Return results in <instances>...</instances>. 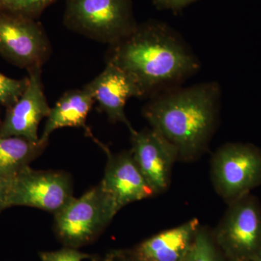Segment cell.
Returning <instances> with one entry per match:
<instances>
[{
	"label": "cell",
	"mask_w": 261,
	"mask_h": 261,
	"mask_svg": "<svg viewBox=\"0 0 261 261\" xmlns=\"http://www.w3.org/2000/svg\"><path fill=\"white\" fill-rule=\"evenodd\" d=\"M110 46L107 62L130 75L143 97L180 87L200 68L185 39L160 22L137 25L129 35Z\"/></svg>",
	"instance_id": "6da1fadb"
},
{
	"label": "cell",
	"mask_w": 261,
	"mask_h": 261,
	"mask_svg": "<svg viewBox=\"0 0 261 261\" xmlns=\"http://www.w3.org/2000/svg\"><path fill=\"white\" fill-rule=\"evenodd\" d=\"M221 98L216 82L178 87L151 98L142 113L150 128L175 147L178 161L193 162L208 149L219 124Z\"/></svg>",
	"instance_id": "7a4b0ae2"
},
{
	"label": "cell",
	"mask_w": 261,
	"mask_h": 261,
	"mask_svg": "<svg viewBox=\"0 0 261 261\" xmlns=\"http://www.w3.org/2000/svg\"><path fill=\"white\" fill-rule=\"evenodd\" d=\"M63 21L70 30L110 45L137 27L132 0H66Z\"/></svg>",
	"instance_id": "3957f363"
},
{
	"label": "cell",
	"mask_w": 261,
	"mask_h": 261,
	"mask_svg": "<svg viewBox=\"0 0 261 261\" xmlns=\"http://www.w3.org/2000/svg\"><path fill=\"white\" fill-rule=\"evenodd\" d=\"M211 178L227 205L251 194L261 185V149L243 142L221 146L211 159Z\"/></svg>",
	"instance_id": "277c9868"
},
{
	"label": "cell",
	"mask_w": 261,
	"mask_h": 261,
	"mask_svg": "<svg viewBox=\"0 0 261 261\" xmlns=\"http://www.w3.org/2000/svg\"><path fill=\"white\" fill-rule=\"evenodd\" d=\"M215 238L231 261H251L261 252V206L249 194L228 205Z\"/></svg>",
	"instance_id": "5b68a950"
},
{
	"label": "cell",
	"mask_w": 261,
	"mask_h": 261,
	"mask_svg": "<svg viewBox=\"0 0 261 261\" xmlns=\"http://www.w3.org/2000/svg\"><path fill=\"white\" fill-rule=\"evenodd\" d=\"M54 215L58 240L76 249L92 243L113 220L98 185L78 198L73 197Z\"/></svg>",
	"instance_id": "8992f818"
},
{
	"label": "cell",
	"mask_w": 261,
	"mask_h": 261,
	"mask_svg": "<svg viewBox=\"0 0 261 261\" xmlns=\"http://www.w3.org/2000/svg\"><path fill=\"white\" fill-rule=\"evenodd\" d=\"M51 45L40 23L34 18L0 10V55L29 70L42 68Z\"/></svg>",
	"instance_id": "52a82bcc"
},
{
	"label": "cell",
	"mask_w": 261,
	"mask_h": 261,
	"mask_svg": "<svg viewBox=\"0 0 261 261\" xmlns=\"http://www.w3.org/2000/svg\"><path fill=\"white\" fill-rule=\"evenodd\" d=\"M93 139L108 156L104 177L98 186L112 219L128 204L156 196L137 167L130 149L113 154L107 146Z\"/></svg>",
	"instance_id": "ba28073f"
},
{
	"label": "cell",
	"mask_w": 261,
	"mask_h": 261,
	"mask_svg": "<svg viewBox=\"0 0 261 261\" xmlns=\"http://www.w3.org/2000/svg\"><path fill=\"white\" fill-rule=\"evenodd\" d=\"M68 173L29 167L10 179L8 207L27 206L56 214L73 198Z\"/></svg>",
	"instance_id": "9c48e42d"
},
{
	"label": "cell",
	"mask_w": 261,
	"mask_h": 261,
	"mask_svg": "<svg viewBox=\"0 0 261 261\" xmlns=\"http://www.w3.org/2000/svg\"><path fill=\"white\" fill-rule=\"evenodd\" d=\"M130 141L136 164L155 195L167 191L173 166L178 161L175 147L152 128L134 130Z\"/></svg>",
	"instance_id": "30bf717a"
},
{
	"label": "cell",
	"mask_w": 261,
	"mask_h": 261,
	"mask_svg": "<svg viewBox=\"0 0 261 261\" xmlns=\"http://www.w3.org/2000/svg\"><path fill=\"white\" fill-rule=\"evenodd\" d=\"M28 72V86L15 104L7 108L4 121L0 124V137H23L34 142L39 140V123L49 116L51 108L44 94L42 68Z\"/></svg>",
	"instance_id": "8fae6325"
},
{
	"label": "cell",
	"mask_w": 261,
	"mask_h": 261,
	"mask_svg": "<svg viewBox=\"0 0 261 261\" xmlns=\"http://www.w3.org/2000/svg\"><path fill=\"white\" fill-rule=\"evenodd\" d=\"M99 104V110L107 115L111 123L126 125L130 133L135 130L125 113L127 101L132 97H143L134 79L116 65L107 62L105 69L85 86Z\"/></svg>",
	"instance_id": "7c38bea8"
},
{
	"label": "cell",
	"mask_w": 261,
	"mask_h": 261,
	"mask_svg": "<svg viewBox=\"0 0 261 261\" xmlns=\"http://www.w3.org/2000/svg\"><path fill=\"white\" fill-rule=\"evenodd\" d=\"M197 219L163 231L129 252L137 261H181L191 250L200 227Z\"/></svg>",
	"instance_id": "4fadbf2b"
},
{
	"label": "cell",
	"mask_w": 261,
	"mask_h": 261,
	"mask_svg": "<svg viewBox=\"0 0 261 261\" xmlns=\"http://www.w3.org/2000/svg\"><path fill=\"white\" fill-rule=\"evenodd\" d=\"M94 102L93 97L85 87L65 92L51 108L40 140L48 142L51 134L65 127L84 128L87 135L93 138L86 122Z\"/></svg>",
	"instance_id": "5bb4252c"
},
{
	"label": "cell",
	"mask_w": 261,
	"mask_h": 261,
	"mask_svg": "<svg viewBox=\"0 0 261 261\" xmlns=\"http://www.w3.org/2000/svg\"><path fill=\"white\" fill-rule=\"evenodd\" d=\"M48 142L0 137V177L13 179L44 152Z\"/></svg>",
	"instance_id": "9a60e30c"
},
{
	"label": "cell",
	"mask_w": 261,
	"mask_h": 261,
	"mask_svg": "<svg viewBox=\"0 0 261 261\" xmlns=\"http://www.w3.org/2000/svg\"><path fill=\"white\" fill-rule=\"evenodd\" d=\"M191 261H223L219 256L217 249L211 238V233L205 228H198L191 250Z\"/></svg>",
	"instance_id": "2e32d148"
},
{
	"label": "cell",
	"mask_w": 261,
	"mask_h": 261,
	"mask_svg": "<svg viewBox=\"0 0 261 261\" xmlns=\"http://www.w3.org/2000/svg\"><path fill=\"white\" fill-rule=\"evenodd\" d=\"M28 83V77L15 80L0 73V104L7 108L12 107L25 92Z\"/></svg>",
	"instance_id": "e0dca14e"
},
{
	"label": "cell",
	"mask_w": 261,
	"mask_h": 261,
	"mask_svg": "<svg viewBox=\"0 0 261 261\" xmlns=\"http://www.w3.org/2000/svg\"><path fill=\"white\" fill-rule=\"evenodd\" d=\"M57 0H8L3 10L35 19Z\"/></svg>",
	"instance_id": "ac0fdd59"
},
{
	"label": "cell",
	"mask_w": 261,
	"mask_h": 261,
	"mask_svg": "<svg viewBox=\"0 0 261 261\" xmlns=\"http://www.w3.org/2000/svg\"><path fill=\"white\" fill-rule=\"evenodd\" d=\"M41 261H85L93 260L94 256L79 249L65 247L55 251H44L39 253Z\"/></svg>",
	"instance_id": "d6986e66"
},
{
	"label": "cell",
	"mask_w": 261,
	"mask_h": 261,
	"mask_svg": "<svg viewBox=\"0 0 261 261\" xmlns=\"http://www.w3.org/2000/svg\"><path fill=\"white\" fill-rule=\"evenodd\" d=\"M197 0H153L154 5L160 10L178 11Z\"/></svg>",
	"instance_id": "ffe728a7"
},
{
	"label": "cell",
	"mask_w": 261,
	"mask_h": 261,
	"mask_svg": "<svg viewBox=\"0 0 261 261\" xmlns=\"http://www.w3.org/2000/svg\"><path fill=\"white\" fill-rule=\"evenodd\" d=\"M10 179L0 177V213L8 207Z\"/></svg>",
	"instance_id": "44dd1931"
},
{
	"label": "cell",
	"mask_w": 261,
	"mask_h": 261,
	"mask_svg": "<svg viewBox=\"0 0 261 261\" xmlns=\"http://www.w3.org/2000/svg\"><path fill=\"white\" fill-rule=\"evenodd\" d=\"M110 254L112 261H137L129 252L116 251Z\"/></svg>",
	"instance_id": "7402d4cb"
},
{
	"label": "cell",
	"mask_w": 261,
	"mask_h": 261,
	"mask_svg": "<svg viewBox=\"0 0 261 261\" xmlns=\"http://www.w3.org/2000/svg\"><path fill=\"white\" fill-rule=\"evenodd\" d=\"M8 0H0V10H3Z\"/></svg>",
	"instance_id": "603a6c76"
},
{
	"label": "cell",
	"mask_w": 261,
	"mask_h": 261,
	"mask_svg": "<svg viewBox=\"0 0 261 261\" xmlns=\"http://www.w3.org/2000/svg\"><path fill=\"white\" fill-rule=\"evenodd\" d=\"M181 261H191V260H190V251L189 252V253L187 254V256L185 257V258H184Z\"/></svg>",
	"instance_id": "cb8c5ba5"
},
{
	"label": "cell",
	"mask_w": 261,
	"mask_h": 261,
	"mask_svg": "<svg viewBox=\"0 0 261 261\" xmlns=\"http://www.w3.org/2000/svg\"><path fill=\"white\" fill-rule=\"evenodd\" d=\"M251 261H261V252L260 254H259L258 255H257V256L255 257L253 260Z\"/></svg>",
	"instance_id": "d4e9b609"
},
{
	"label": "cell",
	"mask_w": 261,
	"mask_h": 261,
	"mask_svg": "<svg viewBox=\"0 0 261 261\" xmlns=\"http://www.w3.org/2000/svg\"><path fill=\"white\" fill-rule=\"evenodd\" d=\"M103 261H112V258H111V254L108 255L107 256H106V258H105V260Z\"/></svg>",
	"instance_id": "484cf974"
},
{
	"label": "cell",
	"mask_w": 261,
	"mask_h": 261,
	"mask_svg": "<svg viewBox=\"0 0 261 261\" xmlns=\"http://www.w3.org/2000/svg\"><path fill=\"white\" fill-rule=\"evenodd\" d=\"M1 123H2V121H0V124H1Z\"/></svg>",
	"instance_id": "4316f807"
}]
</instances>
